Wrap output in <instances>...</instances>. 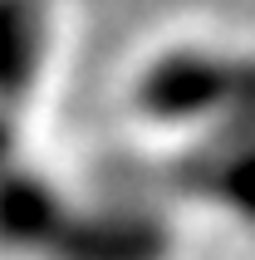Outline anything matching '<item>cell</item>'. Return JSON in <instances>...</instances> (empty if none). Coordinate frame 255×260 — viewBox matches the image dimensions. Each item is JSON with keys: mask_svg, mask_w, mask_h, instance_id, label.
Masks as SVG:
<instances>
[{"mask_svg": "<svg viewBox=\"0 0 255 260\" xmlns=\"http://www.w3.org/2000/svg\"><path fill=\"white\" fill-rule=\"evenodd\" d=\"M172 182L255 226V138H211L172 162Z\"/></svg>", "mask_w": 255, "mask_h": 260, "instance_id": "cell-3", "label": "cell"}, {"mask_svg": "<svg viewBox=\"0 0 255 260\" xmlns=\"http://www.w3.org/2000/svg\"><path fill=\"white\" fill-rule=\"evenodd\" d=\"M172 231L152 211H69L44 260H167Z\"/></svg>", "mask_w": 255, "mask_h": 260, "instance_id": "cell-2", "label": "cell"}, {"mask_svg": "<svg viewBox=\"0 0 255 260\" xmlns=\"http://www.w3.org/2000/svg\"><path fill=\"white\" fill-rule=\"evenodd\" d=\"M74 206L54 191V182L29 167H0V250H49Z\"/></svg>", "mask_w": 255, "mask_h": 260, "instance_id": "cell-4", "label": "cell"}, {"mask_svg": "<svg viewBox=\"0 0 255 260\" xmlns=\"http://www.w3.org/2000/svg\"><path fill=\"white\" fill-rule=\"evenodd\" d=\"M138 108L157 123H216L211 138H255V59L167 49L142 69Z\"/></svg>", "mask_w": 255, "mask_h": 260, "instance_id": "cell-1", "label": "cell"}, {"mask_svg": "<svg viewBox=\"0 0 255 260\" xmlns=\"http://www.w3.org/2000/svg\"><path fill=\"white\" fill-rule=\"evenodd\" d=\"M10 152H15V123L10 113H0V167H10Z\"/></svg>", "mask_w": 255, "mask_h": 260, "instance_id": "cell-6", "label": "cell"}, {"mask_svg": "<svg viewBox=\"0 0 255 260\" xmlns=\"http://www.w3.org/2000/svg\"><path fill=\"white\" fill-rule=\"evenodd\" d=\"M49 20L44 0H0V113L25 99L44 69Z\"/></svg>", "mask_w": 255, "mask_h": 260, "instance_id": "cell-5", "label": "cell"}]
</instances>
